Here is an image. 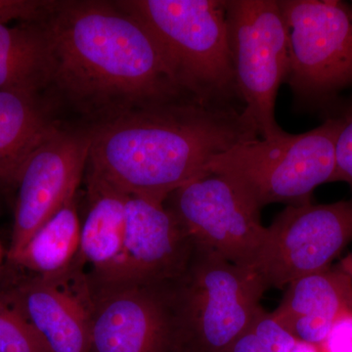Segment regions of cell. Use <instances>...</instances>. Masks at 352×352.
Listing matches in <instances>:
<instances>
[{
  "label": "cell",
  "instance_id": "obj_1",
  "mask_svg": "<svg viewBox=\"0 0 352 352\" xmlns=\"http://www.w3.org/2000/svg\"><path fill=\"white\" fill-rule=\"evenodd\" d=\"M41 21L52 58L48 90L92 126L190 98L152 32L117 1H55Z\"/></svg>",
  "mask_w": 352,
  "mask_h": 352
},
{
  "label": "cell",
  "instance_id": "obj_26",
  "mask_svg": "<svg viewBox=\"0 0 352 352\" xmlns=\"http://www.w3.org/2000/svg\"><path fill=\"white\" fill-rule=\"evenodd\" d=\"M2 261H3V250H2L1 245H0V270H1Z\"/></svg>",
  "mask_w": 352,
  "mask_h": 352
},
{
  "label": "cell",
  "instance_id": "obj_3",
  "mask_svg": "<svg viewBox=\"0 0 352 352\" xmlns=\"http://www.w3.org/2000/svg\"><path fill=\"white\" fill-rule=\"evenodd\" d=\"M117 2L154 34L187 96L207 105L242 107L238 106L243 101L231 55L226 0Z\"/></svg>",
  "mask_w": 352,
  "mask_h": 352
},
{
  "label": "cell",
  "instance_id": "obj_2",
  "mask_svg": "<svg viewBox=\"0 0 352 352\" xmlns=\"http://www.w3.org/2000/svg\"><path fill=\"white\" fill-rule=\"evenodd\" d=\"M87 173L129 196L164 205L171 193L207 175L217 155L258 138L244 108L180 99L89 127Z\"/></svg>",
  "mask_w": 352,
  "mask_h": 352
},
{
  "label": "cell",
  "instance_id": "obj_9",
  "mask_svg": "<svg viewBox=\"0 0 352 352\" xmlns=\"http://www.w3.org/2000/svg\"><path fill=\"white\" fill-rule=\"evenodd\" d=\"M164 206L196 244L254 270L266 227L261 210L222 176L207 173L175 190Z\"/></svg>",
  "mask_w": 352,
  "mask_h": 352
},
{
  "label": "cell",
  "instance_id": "obj_17",
  "mask_svg": "<svg viewBox=\"0 0 352 352\" xmlns=\"http://www.w3.org/2000/svg\"><path fill=\"white\" fill-rule=\"evenodd\" d=\"M41 20L0 24V90L43 94L50 88L52 58Z\"/></svg>",
  "mask_w": 352,
  "mask_h": 352
},
{
  "label": "cell",
  "instance_id": "obj_13",
  "mask_svg": "<svg viewBox=\"0 0 352 352\" xmlns=\"http://www.w3.org/2000/svg\"><path fill=\"white\" fill-rule=\"evenodd\" d=\"M7 293L43 338L48 352H90L92 289L78 261L52 276L25 274Z\"/></svg>",
  "mask_w": 352,
  "mask_h": 352
},
{
  "label": "cell",
  "instance_id": "obj_19",
  "mask_svg": "<svg viewBox=\"0 0 352 352\" xmlns=\"http://www.w3.org/2000/svg\"><path fill=\"white\" fill-rule=\"evenodd\" d=\"M0 352H48L43 338L7 291L0 292Z\"/></svg>",
  "mask_w": 352,
  "mask_h": 352
},
{
  "label": "cell",
  "instance_id": "obj_10",
  "mask_svg": "<svg viewBox=\"0 0 352 352\" xmlns=\"http://www.w3.org/2000/svg\"><path fill=\"white\" fill-rule=\"evenodd\" d=\"M89 281L94 300L90 352L182 351L168 282Z\"/></svg>",
  "mask_w": 352,
  "mask_h": 352
},
{
  "label": "cell",
  "instance_id": "obj_25",
  "mask_svg": "<svg viewBox=\"0 0 352 352\" xmlns=\"http://www.w3.org/2000/svg\"><path fill=\"white\" fill-rule=\"evenodd\" d=\"M337 267L352 280V252L340 261Z\"/></svg>",
  "mask_w": 352,
  "mask_h": 352
},
{
  "label": "cell",
  "instance_id": "obj_20",
  "mask_svg": "<svg viewBox=\"0 0 352 352\" xmlns=\"http://www.w3.org/2000/svg\"><path fill=\"white\" fill-rule=\"evenodd\" d=\"M298 340L263 307L226 352H291Z\"/></svg>",
  "mask_w": 352,
  "mask_h": 352
},
{
  "label": "cell",
  "instance_id": "obj_5",
  "mask_svg": "<svg viewBox=\"0 0 352 352\" xmlns=\"http://www.w3.org/2000/svg\"><path fill=\"white\" fill-rule=\"evenodd\" d=\"M168 286L182 352L228 351L267 291L256 271L195 242L184 270Z\"/></svg>",
  "mask_w": 352,
  "mask_h": 352
},
{
  "label": "cell",
  "instance_id": "obj_7",
  "mask_svg": "<svg viewBox=\"0 0 352 352\" xmlns=\"http://www.w3.org/2000/svg\"><path fill=\"white\" fill-rule=\"evenodd\" d=\"M229 43L245 115L259 136L284 133L275 118L289 74V28L279 0H226Z\"/></svg>",
  "mask_w": 352,
  "mask_h": 352
},
{
  "label": "cell",
  "instance_id": "obj_18",
  "mask_svg": "<svg viewBox=\"0 0 352 352\" xmlns=\"http://www.w3.org/2000/svg\"><path fill=\"white\" fill-rule=\"evenodd\" d=\"M82 220L76 197L44 223L9 263L25 274L52 276L68 270L80 252Z\"/></svg>",
  "mask_w": 352,
  "mask_h": 352
},
{
  "label": "cell",
  "instance_id": "obj_22",
  "mask_svg": "<svg viewBox=\"0 0 352 352\" xmlns=\"http://www.w3.org/2000/svg\"><path fill=\"white\" fill-rule=\"evenodd\" d=\"M55 1L41 0H0V24L11 21L32 22L43 19Z\"/></svg>",
  "mask_w": 352,
  "mask_h": 352
},
{
  "label": "cell",
  "instance_id": "obj_11",
  "mask_svg": "<svg viewBox=\"0 0 352 352\" xmlns=\"http://www.w3.org/2000/svg\"><path fill=\"white\" fill-rule=\"evenodd\" d=\"M90 145L89 127L62 129L28 160L16 187L7 261H12L44 223L76 198L87 170Z\"/></svg>",
  "mask_w": 352,
  "mask_h": 352
},
{
  "label": "cell",
  "instance_id": "obj_23",
  "mask_svg": "<svg viewBox=\"0 0 352 352\" xmlns=\"http://www.w3.org/2000/svg\"><path fill=\"white\" fill-rule=\"evenodd\" d=\"M322 346L327 352H352V310L338 317Z\"/></svg>",
  "mask_w": 352,
  "mask_h": 352
},
{
  "label": "cell",
  "instance_id": "obj_12",
  "mask_svg": "<svg viewBox=\"0 0 352 352\" xmlns=\"http://www.w3.org/2000/svg\"><path fill=\"white\" fill-rule=\"evenodd\" d=\"M194 242L175 214L161 204L129 196L126 231L119 258L98 282L159 285L177 277Z\"/></svg>",
  "mask_w": 352,
  "mask_h": 352
},
{
  "label": "cell",
  "instance_id": "obj_21",
  "mask_svg": "<svg viewBox=\"0 0 352 352\" xmlns=\"http://www.w3.org/2000/svg\"><path fill=\"white\" fill-rule=\"evenodd\" d=\"M332 115L340 117L342 122L336 141L332 182H346L352 191V97L340 99L326 117Z\"/></svg>",
  "mask_w": 352,
  "mask_h": 352
},
{
  "label": "cell",
  "instance_id": "obj_6",
  "mask_svg": "<svg viewBox=\"0 0 352 352\" xmlns=\"http://www.w3.org/2000/svg\"><path fill=\"white\" fill-rule=\"evenodd\" d=\"M289 28L286 82L296 111L325 118L352 87V2L279 0Z\"/></svg>",
  "mask_w": 352,
  "mask_h": 352
},
{
  "label": "cell",
  "instance_id": "obj_27",
  "mask_svg": "<svg viewBox=\"0 0 352 352\" xmlns=\"http://www.w3.org/2000/svg\"><path fill=\"white\" fill-rule=\"evenodd\" d=\"M180 352H182V351H180Z\"/></svg>",
  "mask_w": 352,
  "mask_h": 352
},
{
  "label": "cell",
  "instance_id": "obj_16",
  "mask_svg": "<svg viewBox=\"0 0 352 352\" xmlns=\"http://www.w3.org/2000/svg\"><path fill=\"white\" fill-rule=\"evenodd\" d=\"M87 177L88 206L76 261L95 279L112 267L122 252L129 195L91 173Z\"/></svg>",
  "mask_w": 352,
  "mask_h": 352
},
{
  "label": "cell",
  "instance_id": "obj_24",
  "mask_svg": "<svg viewBox=\"0 0 352 352\" xmlns=\"http://www.w3.org/2000/svg\"><path fill=\"white\" fill-rule=\"evenodd\" d=\"M291 352H327L322 346L298 340Z\"/></svg>",
  "mask_w": 352,
  "mask_h": 352
},
{
  "label": "cell",
  "instance_id": "obj_4",
  "mask_svg": "<svg viewBox=\"0 0 352 352\" xmlns=\"http://www.w3.org/2000/svg\"><path fill=\"white\" fill-rule=\"evenodd\" d=\"M302 134L243 141L217 155L206 173L232 183L258 210L270 204L311 203L314 190L332 182L335 148L342 120L332 115Z\"/></svg>",
  "mask_w": 352,
  "mask_h": 352
},
{
  "label": "cell",
  "instance_id": "obj_8",
  "mask_svg": "<svg viewBox=\"0 0 352 352\" xmlns=\"http://www.w3.org/2000/svg\"><path fill=\"white\" fill-rule=\"evenodd\" d=\"M352 241V199L287 206L266 227L254 270L268 289L328 270Z\"/></svg>",
  "mask_w": 352,
  "mask_h": 352
},
{
  "label": "cell",
  "instance_id": "obj_15",
  "mask_svg": "<svg viewBox=\"0 0 352 352\" xmlns=\"http://www.w3.org/2000/svg\"><path fill=\"white\" fill-rule=\"evenodd\" d=\"M62 129L43 94L0 90V190L16 189L28 160Z\"/></svg>",
  "mask_w": 352,
  "mask_h": 352
},
{
  "label": "cell",
  "instance_id": "obj_14",
  "mask_svg": "<svg viewBox=\"0 0 352 352\" xmlns=\"http://www.w3.org/2000/svg\"><path fill=\"white\" fill-rule=\"evenodd\" d=\"M346 310H352V280L336 266L292 282L271 314L296 340L322 346Z\"/></svg>",
  "mask_w": 352,
  "mask_h": 352
}]
</instances>
